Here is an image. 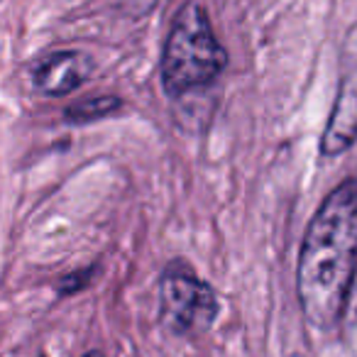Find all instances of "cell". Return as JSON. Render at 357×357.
I'll return each instance as SVG.
<instances>
[{
  "label": "cell",
  "instance_id": "obj_1",
  "mask_svg": "<svg viewBox=\"0 0 357 357\" xmlns=\"http://www.w3.org/2000/svg\"><path fill=\"white\" fill-rule=\"evenodd\" d=\"M357 274V178H345L323 199L303 235L296 269L306 321L331 328L340 321Z\"/></svg>",
  "mask_w": 357,
  "mask_h": 357
},
{
  "label": "cell",
  "instance_id": "obj_2",
  "mask_svg": "<svg viewBox=\"0 0 357 357\" xmlns=\"http://www.w3.org/2000/svg\"><path fill=\"white\" fill-rule=\"evenodd\" d=\"M228 66V52L211 27L201 3H184L167 32L162 52V89L169 98H181L211 86Z\"/></svg>",
  "mask_w": 357,
  "mask_h": 357
},
{
  "label": "cell",
  "instance_id": "obj_3",
  "mask_svg": "<svg viewBox=\"0 0 357 357\" xmlns=\"http://www.w3.org/2000/svg\"><path fill=\"white\" fill-rule=\"evenodd\" d=\"M218 316L215 291L181 262L167 264L159 277V321L181 337L201 335Z\"/></svg>",
  "mask_w": 357,
  "mask_h": 357
},
{
  "label": "cell",
  "instance_id": "obj_4",
  "mask_svg": "<svg viewBox=\"0 0 357 357\" xmlns=\"http://www.w3.org/2000/svg\"><path fill=\"white\" fill-rule=\"evenodd\" d=\"M93 59L79 50H59L42 56L32 69V86L47 98H64L89 81Z\"/></svg>",
  "mask_w": 357,
  "mask_h": 357
},
{
  "label": "cell",
  "instance_id": "obj_5",
  "mask_svg": "<svg viewBox=\"0 0 357 357\" xmlns=\"http://www.w3.org/2000/svg\"><path fill=\"white\" fill-rule=\"evenodd\" d=\"M357 142V61L347 64L340 79L337 98L321 137L323 157H337Z\"/></svg>",
  "mask_w": 357,
  "mask_h": 357
},
{
  "label": "cell",
  "instance_id": "obj_6",
  "mask_svg": "<svg viewBox=\"0 0 357 357\" xmlns=\"http://www.w3.org/2000/svg\"><path fill=\"white\" fill-rule=\"evenodd\" d=\"M123 108V100L118 96H96V98H84L79 103L69 105L64 110V120L71 125H86L93 120H103L108 115L118 113Z\"/></svg>",
  "mask_w": 357,
  "mask_h": 357
},
{
  "label": "cell",
  "instance_id": "obj_7",
  "mask_svg": "<svg viewBox=\"0 0 357 357\" xmlns=\"http://www.w3.org/2000/svg\"><path fill=\"white\" fill-rule=\"evenodd\" d=\"M340 326H342V340L347 345L350 357H357V274L355 282H352L350 291H347V301L342 308L340 316Z\"/></svg>",
  "mask_w": 357,
  "mask_h": 357
},
{
  "label": "cell",
  "instance_id": "obj_8",
  "mask_svg": "<svg viewBox=\"0 0 357 357\" xmlns=\"http://www.w3.org/2000/svg\"><path fill=\"white\" fill-rule=\"evenodd\" d=\"M84 357H100L98 352H89V355H84Z\"/></svg>",
  "mask_w": 357,
  "mask_h": 357
},
{
  "label": "cell",
  "instance_id": "obj_9",
  "mask_svg": "<svg viewBox=\"0 0 357 357\" xmlns=\"http://www.w3.org/2000/svg\"><path fill=\"white\" fill-rule=\"evenodd\" d=\"M289 357H306V355H289Z\"/></svg>",
  "mask_w": 357,
  "mask_h": 357
}]
</instances>
